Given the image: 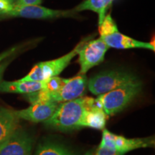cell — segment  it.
<instances>
[{"label":"cell","instance_id":"7402d4cb","mask_svg":"<svg viewBox=\"0 0 155 155\" xmlns=\"http://www.w3.org/2000/svg\"><path fill=\"white\" fill-rule=\"evenodd\" d=\"M12 52H14V49L13 50H9V51L6 52V53L2 54V55H0V61H2V60L3 59V58H5L6 57H7V56L10 55V54L12 53Z\"/></svg>","mask_w":155,"mask_h":155},{"label":"cell","instance_id":"8992f818","mask_svg":"<svg viewBox=\"0 0 155 155\" xmlns=\"http://www.w3.org/2000/svg\"><path fill=\"white\" fill-rule=\"evenodd\" d=\"M99 146L114 149L124 154L125 153L137 149L154 147V139L153 137L128 139L123 136L112 134L107 129H104L103 131L102 139Z\"/></svg>","mask_w":155,"mask_h":155},{"label":"cell","instance_id":"7a4b0ae2","mask_svg":"<svg viewBox=\"0 0 155 155\" xmlns=\"http://www.w3.org/2000/svg\"><path fill=\"white\" fill-rule=\"evenodd\" d=\"M141 89L140 81L129 83L115 90L98 96L96 100L98 107L107 116H113L124 109L136 98Z\"/></svg>","mask_w":155,"mask_h":155},{"label":"cell","instance_id":"ac0fdd59","mask_svg":"<svg viewBox=\"0 0 155 155\" xmlns=\"http://www.w3.org/2000/svg\"><path fill=\"white\" fill-rule=\"evenodd\" d=\"M17 0H0V16L8 14L14 8Z\"/></svg>","mask_w":155,"mask_h":155},{"label":"cell","instance_id":"4fadbf2b","mask_svg":"<svg viewBox=\"0 0 155 155\" xmlns=\"http://www.w3.org/2000/svg\"><path fill=\"white\" fill-rule=\"evenodd\" d=\"M46 81H1L0 92L28 94L38 91L45 88Z\"/></svg>","mask_w":155,"mask_h":155},{"label":"cell","instance_id":"3957f363","mask_svg":"<svg viewBox=\"0 0 155 155\" xmlns=\"http://www.w3.org/2000/svg\"><path fill=\"white\" fill-rule=\"evenodd\" d=\"M86 40V39H85L84 40L81 42L78 45H77L74 49L66 55L57 59L40 62L36 64L28 75L19 80L23 81H43L51 78L58 76L69 65L74 57L78 55L81 46Z\"/></svg>","mask_w":155,"mask_h":155},{"label":"cell","instance_id":"277c9868","mask_svg":"<svg viewBox=\"0 0 155 155\" xmlns=\"http://www.w3.org/2000/svg\"><path fill=\"white\" fill-rule=\"evenodd\" d=\"M138 81L131 73L121 71H109L94 75L88 81L87 86L96 96L106 94Z\"/></svg>","mask_w":155,"mask_h":155},{"label":"cell","instance_id":"9a60e30c","mask_svg":"<svg viewBox=\"0 0 155 155\" xmlns=\"http://www.w3.org/2000/svg\"><path fill=\"white\" fill-rule=\"evenodd\" d=\"M114 0H85L75 7V12L89 10L98 15V25L101 24L106 16V12Z\"/></svg>","mask_w":155,"mask_h":155},{"label":"cell","instance_id":"44dd1931","mask_svg":"<svg viewBox=\"0 0 155 155\" xmlns=\"http://www.w3.org/2000/svg\"><path fill=\"white\" fill-rule=\"evenodd\" d=\"M7 63H6L5 64H2V65H0V82L2 81V75H3V73L4 71H5V68L7 67Z\"/></svg>","mask_w":155,"mask_h":155},{"label":"cell","instance_id":"30bf717a","mask_svg":"<svg viewBox=\"0 0 155 155\" xmlns=\"http://www.w3.org/2000/svg\"><path fill=\"white\" fill-rule=\"evenodd\" d=\"M59 104L53 101L31 104L25 109L15 111L19 119H24L34 123L45 122L50 119L56 111Z\"/></svg>","mask_w":155,"mask_h":155},{"label":"cell","instance_id":"8fae6325","mask_svg":"<svg viewBox=\"0 0 155 155\" xmlns=\"http://www.w3.org/2000/svg\"><path fill=\"white\" fill-rule=\"evenodd\" d=\"M84 114L81 121V127L104 129L106 127L107 115L102 108L98 107L95 98L83 97Z\"/></svg>","mask_w":155,"mask_h":155},{"label":"cell","instance_id":"cb8c5ba5","mask_svg":"<svg viewBox=\"0 0 155 155\" xmlns=\"http://www.w3.org/2000/svg\"><path fill=\"white\" fill-rule=\"evenodd\" d=\"M0 147H1V146H0Z\"/></svg>","mask_w":155,"mask_h":155},{"label":"cell","instance_id":"603a6c76","mask_svg":"<svg viewBox=\"0 0 155 155\" xmlns=\"http://www.w3.org/2000/svg\"><path fill=\"white\" fill-rule=\"evenodd\" d=\"M85 155H92V154H91V153H89V152H88V153H86V154H85Z\"/></svg>","mask_w":155,"mask_h":155},{"label":"cell","instance_id":"ba28073f","mask_svg":"<svg viewBox=\"0 0 155 155\" xmlns=\"http://www.w3.org/2000/svg\"><path fill=\"white\" fill-rule=\"evenodd\" d=\"M73 12L69 11L55 10L35 6H17L15 5L12 10L2 17H18L30 19H53L59 17H71Z\"/></svg>","mask_w":155,"mask_h":155},{"label":"cell","instance_id":"2e32d148","mask_svg":"<svg viewBox=\"0 0 155 155\" xmlns=\"http://www.w3.org/2000/svg\"><path fill=\"white\" fill-rule=\"evenodd\" d=\"M35 155H75L64 145L56 142L42 143L39 145Z\"/></svg>","mask_w":155,"mask_h":155},{"label":"cell","instance_id":"ffe728a7","mask_svg":"<svg viewBox=\"0 0 155 155\" xmlns=\"http://www.w3.org/2000/svg\"><path fill=\"white\" fill-rule=\"evenodd\" d=\"M42 0H17L15 5L17 6H35L40 5Z\"/></svg>","mask_w":155,"mask_h":155},{"label":"cell","instance_id":"d6986e66","mask_svg":"<svg viewBox=\"0 0 155 155\" xmlns=\"http://www.w3.org/2000/svg\"><path fill=\"white\" fill-rule=\"evenodd\" d=\"M95 155H124L117 151L108 147H101L98 146Z\"/></svg>","mask_w":155,"mask_h":155},{"label":"cell","instance_id":"52a82bcc","mask_svg":"<svg viewBox=\"0 0 155 155\" xmlns=\"http://www.w3.org/2000/svg\"><path fill=\"white\" fill-rule=\"evenodd\" d=\"M87 83L86 75L78 74L72 78L64 79L63 84L56 91L47 92L50 101L61 104L83 97L86 93Z\"/></svg>","mask_w":155,"mask_h":155},{"label":"cell","instance_id":"5bb4252c","mask_svg":"<svg viewBox=\"0 0 155 155\" xmlns=\"http://www.w3.org/2000/svg\"><path fill=\"white\" fill-rule=\"evenodd\" d=\"M19 121L15 111L7 108L0 109V146L18 129Z\"/></svg>","mask_w":155,"mask_h":155},{"label":"cell","instance_id":"9c48e42d","mask_svg":"<svg viewBox=\"0 0 155 155\" xmlns=\"http://www.w3.org/2000/svg\"><path fill=\"white\" fill-rule=\"evenodd\" d=\"M32 138L26 131L17 129L0 147V155H31Z\"/></svg>","mask_w":155,"mask_h":155},{"label":"cell","instance_id":"7c38bea8","mask_svg":"<svg viewBox=\"0 0 155 155\" xmlns=\"http://www.w3.org/2000/svg\"><path fill=\"white\" fill-rule=\"evenodd\" d=\"M103 41L107 45L108 48L116 49H131V48H143V49L151 50L154 51L155 46L152 42H144L139 41L124 35L119 32V31L112 32L105 36L100 37Z\"/></svg>","mask_w":155,"mask_h":155},{"label":"cell","instance_id":"e0dca14e","mask_svg":"<svg viewBox=\"0 0 155 155\" xmlns=\"http://www.w3.org/2000/svg\"><path fill=\"white\" fill-rule=\"evenodd\" d=\"M118 30H118L117 25L111 17V15H106L101 24L99 25L100 37L105 36L106 35L116 32Z\"/></svg>","mask_w":155,"mask_h":155},{"label":"cell","instance_id":"5b68a950","mask_svg":"<svg viewBox=\"0 0 155 155\" xmlns=\"http://www.w3.org/2000/svg\"><path fill=\"white\" fill-rule=\"evenodd\" d=\"M108 48L101 38L92 40H86L78 53L81 67L78 74L86 75L89 70L101 63Z\"/></svg>","mask_w":155,"mask_h":155},{"label":"cell","instance_id":"6da1fadb","mask_svg":"<svg viewBox=\"0 0 155 155\" xmlns=\"http://www.w3.org/2000/svg\"><path fill=\"white\" fill-rule=\"evenodd\" d=\"M84 114L83 97L59 104L51 117L45 121L48 127L66 131L81 128Z\"/></svg>","mask_w":155,"mask_h":155}]
</instances>
